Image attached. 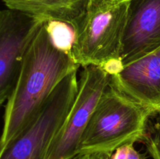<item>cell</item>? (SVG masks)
<instances>
[{
    "label": "cell",
    "mask_w": 160,
    "mask_h": 159,
    "mask_svg": "<svg viewBox=\"0 0 160 159\" xmlns=\"http://www.w3.org/2000/svg\"><path fill=\"white\" fill-rule=\"evenodd\" d=\"M7 9L20 11L44 22L60 20L77 26L90 0H2Z\"/></svg>",
    "instance_id": "obj_9"
},
{
    "label": "cell",
    "mask_w": 160,
    "mask_h": 159,
    "mask_svg": "<svg viewBox=\"0 0 160 159\" xmlns=\"http://www.w3.org/2000/svg\"><path fill=\"white\" fill-rule=\"evenodd\" d=\"M152 115L109 84L83 132L78 154L113 153L126 144L143 142Z\"/></svg>",
    "instance_id": "obj_2"
},
{
    "label": "cell",
    "mask_w": 160,
    "mask_h": 159,
    "mask_svg": "<svg viewBox=\"0 0 160 159\" xmlns=\"http://www.w3.org/2000/svg\"><path fill=\"white\" fill-rule=\"evenodd\" d=\"M128 0H90L76 27L71 55L80 66L104 68L121 60L122 40L128 17Z\"/></svg>",
    "instance_id": "obj_3"
},
{
    "label": "cell",
    "mask_w": 160,
    "mask_h": 159,
    "mask_svg": "<svg viewBox=\"0 0 160 159\" xmlns=\"http://www.w3.org/2000/svg\"><path fill=\"white\" fill-rule=\"evenodd\" d=\"M45 24L53 44L61 51L71 55L76 38L74 26L67 22L60 20H48L45 22Z\"/></svg>",
    "instance_id": "obj_10"
},
{
    "label": "cell",
    "mask_w": 160,
    "mask_h": 159,
    "mask_svg": "<svg viewBox=\"0 0 160 159\" xmlns=\"http://www.w3.org/2000/svg\"><path fill=\"white\" fill-rule=\"evenodd\" d=\"M79 67L71 55L53 44L44 22L26 51L15 88L5 105L0 148L36 118L58 84Z\"/></svg>",
    "instance_id": "obj_1"
},
{
    "label": "cell",
    "mask_w": 160,
    "mask_h": 159,
    "mask_svg": "<svg viewBox=\"0 0 160 159\" xmlns=\"http://www.w3.org/2000/svg\"><path fill=\"white\" fill-rule=\"evenodd\" d=\"M120 59L128 65L160 48V0H128Z\"/></svg>",
    "instance_id": "obj_7"
},
{
    "label": "cell",
    "mask_w": 160,
    "mask_h": 159,
    "mask_svg": "<svg viewBox=\"0 0 160 159\" xmlns=\"http://www.w3.org/2000/svg\"><path fill=\"white\" fill-rule=\"evenodd\" d=\"M44 21L14 9H0V108L17 84L23 58Z\"/></svg>",
    "instance_id": "obj_6"
},
{
    "label": "cell",
    "mask_w": 160,
    "mask_h": 159,
    "mask_svg": "<svg viewBox=\"0 0 160 159\" xmlns=\"http://www.w3.org/2000/svg\"><path fill=\"white\" fill-rule=\"evenodd\" d=\"M143 143L153 159H160V110L148 120Z\"/></svg>",
    "instance_id": "obj_11"
},
{
    "label": "cell",
    "mask_w": 160,
    "mask_h": 159,
    "mask_svg": "<svg viewBox=\"0 0 160 159\" xmlns=\"http://www.w3.org/2000/svg\"><path fill=\"white\" fill-rule=\"evenodd\" d=\"M78 91L77 71L55 88L36 118L15 138L0 148V159H45Z\"/></svg>",
    "instance_id": "obj_4"
},
{
    "label": "cell",
    "mask_w": 160,
    "mask_h": 159,
    "mask_svg": "<svg viewBox=\"0 0 160 159\" xmlns=\"http://www.w3.org/2000/svg\"><path fill=\"white\" fill-rule=\"evenodd\" d=\"M110 76L95 65L84 67L78 80V91L67 118L48 147L45 159H71L78 155V146L86 126L109 84Z\"/></svg>",
    "instance_id": "obj_5"
},
{
    "label": "cell",
    "mask_w": 160,
    "mask_h": 159,
    "mask_svg": "<svg viewBox=\"0 0 160 159\" xmlns=\"http://www.w3.org/2000/svg\"><path fill=\"white\" fill-rule=\"evenodd\" d=\"M112 153H90L79 154L71 159H112Z\"/></svg>",
    "instance_id": "obj_13"
},
{
    "label": "cell",
    "mask_w": 160,
    "mask_h": 159,
    "mask_svg": "<svg viewBox=\"0 0 160 159\" xmlns=\"http://www.w3.org/2000/svg\"><path fill=\"white\" fill-rule=\"evenodd\" d=\"M145 154H141L134 148L133 143L126 144L112 153V159H145Z\"/></svg>",
    "instance_id": "obj_12"
},
{
    "label": "cell",
    "mask_w": 160,
    "mask_h": 159,
    "mask_svg": "<svg viewBox=\"0 0 160 159\" xmlns=\"http://www.w3.org/2000/svg\"><path fill=\"white\" fill-rule=\"evenodd\" d=\"M109 84L154 115L160 110V48L124 65Z\"/></svg>",
    "instance_id": "obj_8"
}]
</instances>
